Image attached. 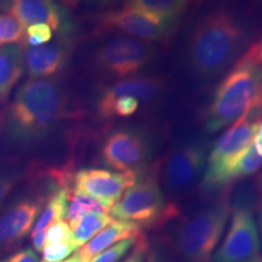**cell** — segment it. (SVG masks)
<instances>
[{"label":"cell","instance_id":"cell-1","mask_svg":"<svg viewBox=\"0 0 262 262\" xmlns=\"http://www.w3.org/2000/svg\"><path fill=\"white\" fill-rule=\"evenodd\" d=\"M72 114L68 94L56 79H28L16 91L6 111L5 136L15 145H33Z\"/></svg>","mask_w":262,"mask_h":262},{"label":"cell","instance_id":"cell-2","mask_svg":"<svg viewBox=\"0 0 262 262\" xmlns=\"http://www.w3.org/2000/svg\"><path fill=\"white\" fill-rule=\"evenodd\" d=\"M248 40L247 29L231 12H209L196 24L189 38V67L202 79H215L234 63Z\"/></svg>","mask_w":262,"mask_h":262},{"label":"cell","instance_id":"cell-3","mask_svg":"<svg viewBox=\"0 0 262 262\" xmlns=\"http://www.w3.org/2000/svg\"><path fill=\"white\" fill-rule=\"evenodd\" d=\"M261 84V68L238 58L234 67L216 88L205 113V130L209 134L217 133L237 122L253 104Z\"/></svg>","mask_w":262,"mask_h":262},{"label":"cell","instance_id":"cell-4","mask_svg":"<svg viewBox=\"0 0 262 262\" xmlns=\"http://www.w3.org/2000/svg\"><path fill=\"white\" fill-rule=\"evenodd\" d=\"M231 208L227 196L182 221L173 247L181 262H210L227 225Z\"/></svg>","mask_w":262,"mask_h":262},{"label":"cell","instance_id":"cell-5","mask_svg":"<svg viewBox=\"0 0 262 262\" xmlns=\"http://www.w3.org/2000/svg\"><path fill=\"white\" fill-rule=\"evenodd\" d=\"M179 214L178 206L168 203L156 172L141 171L135 185L110 209L114 220L134 224L145 231L157 228Z\"/></svg>","mask_w":262,"mask_h":262},{"label":"cell","instance_id":"cell-6","mask_svg":"<svg viewBox=\"0 0 262 262\" xmlns=\"http://www.w3.org/2000/svg\"><path fill=\"white\" fill-rule=\"evenodd\" d=\"M258 123L245 113L219 137L206 158L202 178L204 191L211 192L227 187L228 172L254 142Z\"/></svg>","mask_w":262,"mask_h":262},{"label":"cell","instance_id":"cell-7","mask_svg":"<svg viewBox=\"0 0 262 262\" xmlns=\"http://www.w3.org/2000/svg\"><path fill=\"white\" fill-rule=\"evenodd\" d=\"M156 48L129 35H118L103 42L95 54V64L108 77L126 79L135 77L155 58Z\"/></svg>","mask_w":262,"mask_h":262},{"label":"cell","instance_id":"cell-8","mask_svg":"<svg viewBox=\"0 0 262 262\" xmlns=\"http://www.w3.org/2000/svg\"><path fill=\"white\" fill-rule=\"evenodd\" d=\"M175 24L124 5L122 9L104 12L97 18L98 33H119L120 35L140 39L147 42L168 40Z\"/></svg>","mask_w":262,"mask_h":262},{"label":"cell","instance_id":"cell-9","mask_svg":"<svg viewBox=\"0 0 262 262\" xmlns=\"http://www.w3.org/2000/svg\"><path fill=\"white\" fill-rule=\"evenodd\" d=\"M261 235L254 212L242 208H231L227 233L210 262H245L260 256Z\"/></svg>","mask_w":262,"mask_h":262},{"label":"cell","instance_id":"cell-10","mask_svg":"<svg viewBox=\"0 0 262 262\" xmlns=\"http://www.w3.org/2000/svg\"><path fill=\"white\" fill-rule=\"evenodd\" d=\"M149 157V143L139 131L119 129L113 131L101 147V159L104 165L116 171L145 170Z\"/></svg>","mask_w":262,"mask_h":262},{"label":"cell","instance_id":"cell-11","mask_svg":"<svg viewBox=\"0 0 262 262\" xmlns=\"http://www.w3.org/2000/svg\"><path fill=\"white\" fill-rule=\"evenodd\" d=\"M140 173L141 171L120 172L96 168L81 169L71 176L72 189L94 196L110 210L124 193L135 185Z\"/></svg>","mask_w":262,"mask_h":262},{"label":"cell","instance_id":"cell-12","mask_svg":"<svg viewBox=\"0 0 262 262\" xmlns=\"http://www.w3.org/2000/svg\"><path fill=\"white\" fill-rule=\"evenodd\" d=\"M0 11L17 19L25 28L48 25L60 35H71L73 29L68 12L55 0H0Z\"/></svg>","mask_w":262,"mask_h":262},{"label":"cell","instance_id":"cell-13","mask_svg":"<svg viewBox=\"0 0 262 262\" xmlns=\"http://www.w3.org/2000/svg\"><path fill=\"white\" fill-rule=\"evenodd\" d=\"M45 196H22L0 214V255L16 249L34 227Z\"/></svg>","mask_w":262,"mask_h":262},{"label":"cell","instance_id":"cell-14","mask_svg":"<svg viewBox=\"0 0 262 262\" xmlns=\"http://www.w3.org/2000/svg\"><path fill=\"white\" fill-rule=\"evenodd\" d=\"M206 158L205 148L196 143L183 146L171 153L163 171L166 189L172 193L188 189L204 172Z\"/></svg>","mask_w":262,"mask_h":262},{"label":"cell","instance_id":"cell-15","mask_svg":"<svg viewBox=\"0 0 262 262\" xmlns=\"http://www.w3.org/2000/svg\"><path fill=\"white\" fill-rule=\"evenodd\" d=\"M26 71L31 79H50L61 73L72 56L73 41L70 35H60L49 44L29 47L24 45Z\"/></svg>","mask_w":262,"mask_h":262},{"label":"cell","instance_id":"cell-16","mask_svg":"<svg viewBox=\"0 0 262 262\" xmlns=\"http://www.w3.org/2000/svg\"><path fill=\"white\" fill-rule=\"evenodd\" d=\"M165 81L163 78L157 75H137L130 77L126 79L117 81L116 84L107 88L101 95L97 101V114L110 106L113 101L122 96H133L142 102L149 103L157 100L160 94L163 93Z\"/></svg>","mask_w":262,"mask_h":262},{"label":"cell","instance_id":"cell-17","mask_svg":"<svg viewBox=\"0 0 262 262\" xmlns=\"http://www.w3.org/2000/svg\"><path fill=\"white\" fill-rule=\"evenodd\" d=\"M142 229L130 222L114 220L100 231L93 239L75 251V255L81 262H90L93 258L106 249L129 238L142 237Z\"/></svg>","mask_w":262,"mask_h":262},{"label":"cell","instance_id":"cell-18","mask_svg":"<svg viewBox=\"0 0 262 262\" xmlns=\"http://www.w3.org/2000/svg\"><path fill=\"white\" fill-rule=\"evenodd\" d=\"M26 71L24 45L12 44L0 48V103L8 102L11 91Z\"/></svg>","mask_w":262,"mask_h":262},{"label":"cell","instance_id":"cell-19","mask_svg":"<svg viewBox=\"0 0 262 262\" xmlns=\"http://www.w3.org/2000/svg\"><path fill=\"white\" fill-rule=\"evenodd\" d=\"M195 0H126V6L155 15L171 24L178 25L180 17Z\"/></svg>","mask_w":262,"mask_h":262},{"label":"cell","instance_id":"cell-20","mask_svg":"<svg viewBox=\"0 0 262 262\" xmlns=\"http://www.w3.org/2000/svg\"><path fill=\"white\" fill-rule=\"evenodd\" d=\"M68 205V187H61L49 196L32 232H47L52 224L63 221Z\"/></svg>","mask_w":262,"mask_h":262},{"label":"cell","instance_id":"cell-21","mask_svg":"<svg viewBox=\"0 0 262 262\" xmlns=\"http://www.w3.org/2000/svg\"><path fill=\"white\" fill-rule=\"evenodd\" d=\"M113 221L112 216L108 212L95 211L83 216L79 221L72 227V239L77 250L93 239L98 232Z\"/></svg>","mask_w":262,"mask_h":262},{"label":"cell","instance_id":"cell-22","mask_svg":"<svg viewBox=\"0 0 262 262\" xmlns=\"http://www.w3.org/2000/svg\"><path fill=\"white\" fill-rule=\"evenodd\" d=\"M110 212V210L100 201L94 196L75 192L68 188V205L66 211V222L72 228L85 215L90 212Z\"/></svg>","mask_w":262,"mask_h":262},{"label":"cell","instance_id":"cell-23","mask_svg":"<svg viewBox=\"0 0 262 262\" xmlns=\"http://www.w3.org/2000/svg\"><path fill=\"white\" fill-rule=\"evenodd\" d=\"M262 169V156L255 148L254 142L251 146L245 150V153L237 160L233 168L227 175V186L232 185L233 182L243 181L255 173H257Z\"/></svg>","mask_w":262,"mask_h":262},{"label":"cell","instance_id":"cell-24","mask_svg":"<svg viewBox=\"0 0 262 262\" xmlns=\"http://www.w3.org/2000/svg\"><path fill=\"white\" fill-rule=\"evenodd\" d=\"M26 28L10 15L0 14V48L10 44L25 45Z\"/></svg>","mask_w":262,"mask_h":262},{"label":"cell","instance_id":"cell-25","mask_svg":"<svg viewBox=\"0 0 262 262\" xmlns=\"http://www.w3.org/2000/svg\"><path fill=\"white\" fill-rule=\"evenodd\" d=\"M25 178V170L15 164H0V209L19 181Z\"/></svg>","mask_w":262,"mask_h":262},{"label":"cell","instance_id":"cell-26","mask_svg":"<svg viewBox=\"0 0 262 262\" xmlns=\"http://www.w3.org/2000/svg\"><path fill=\"white\" fill-rule=\"evenodd\" d=\"M140 238H129L124 239L122 242H118L117 244L112 245L102 253L96 255L90 262H122L125 255L134 248V245L136 244V242Z\"/></svg>","mask_w":262,"mask_h":262},{"label":"cell","instance_id":"cell-27","mask_svg":"<svg viewBox=\"0 0 262 262\" xmlns=\"http://www.w3.org/2000/svg\"><path fill=\"white\" fill-rule=\"evenodd\" d=\"M77 250L73 242H61V243L45 244L42 249V258L48 262H58L63 261L72 253Z\"/></svg>","mask_w":262,"mask_h":262},{"label":"cell","instance_id":"cell-28","mask_svg":"<svg viewBox=\"0 0 262 262\" xmlns=\"http://www.w3.org/2000/svg\"><path fill=\"white\" fill-rule=\"evenodd\" d=\"M54 31L48 25H33L26 28L25 45L38 47V45L48 44L52 39Z\"/></svg>","mask_w":262,"mask_h":262},{"label":"cell","instance_id":"cell-29","mask_svg":"<svg viewBox=\"0 0 262 262\" xmlns=\"http://www.w3.org/2000/svg\"><path fill=\"white\" fill-rule=\"evenodd\" d=\"M61 242H73L72 229L66 221H58L52 224L47 231V243H61Z\"/></svg>","mask_w":262,"mask_h":262},{"label":"cell","instance_id":"cell-30","mask_svg":"<svg viewBox=\"0 0 262 262\" xmlns=\"http://www.w3.org/2000/svg\"><path fill=\"white\" fill-rule=\"evenodd\" d=\"M147 251H148V243L142 235L134 245V248L131 249L129 256L124 258L122 262H145Z\"/></svg>","mask_w":262,"mask_h":262},{"label":"cell","instance_id":"cell-31","mask_svg":"<svg viewBox=\"0 0 262 262\" xmlns=\"http://www.w3.org/2000/svg\"><path fill=\"white\" fill-rule=\"evenodd\" d=\"M239 58L251 62L262 70V37L256 42H254L251 47H249L243 54V56Z\"/></svg>","mask_w":262,"mask_h":262},{"label":"cell","instance_id":"cell-32","mask_svg":"<svg viewBox=\"0 0 262 262\" xmlns=\"http://www.w3.org/2000/svg\"><path fill=\"white\" fill-rule=\"evenodd\" d=\"M0 262H39V258L37 253L33 249L27 248L9 255V256L0 260Z\"/></svg>","mask_w":262,"mask_h":262},{"label":"cell","instance_id":"cell-33","mask_svg":"<svg viewBox=\"0 0 262 262\" xmlns=\"http://www.w3.org/2000/svg\"><path fill=\"white\" fill-rule=\"evenodd\" d=\"M145 262H168V260H166L165 256H164L160 251L157 250V249H148Z\"/></svg>","mask_w":262,"mask_h":262},{"label":"cell","instance_id":"cell-34","mask_svg":"<svg viewBox=\"0 0 262 262\" xmlns=\"http://www.w3.org/2000/svg\"><path fill=\"white\" fill-rule=\"evenodd\" d=\"M251 107H254L255 110H257L258 113H260L262 117V84L260 86V90H258V93L256 95V97H255L253 104H251Z\"/></svg>","mask_w":262,"mask_h":262},{"label":"cell","instance_id":"cell-35","mask_svg":"<svg viewBox=\"0 0 262 262\" xmlns=\"http://www.w3.org/2000/svg\"><path fill=\"white\" fill-rule=\"evenodd\" d=\"M256 224H257L258 232H260V235H261V239H262V201H261L260 205H258V208L256 210Z\"/></svg>","mask_w":262,"mask_h":262},{"label":"cell","instance_id":"cell-36","mask_svg":"<svg viewBox=\"0 0 262 262\" xmlns=\"http://www.w3.org/2000/svg\"><path fill=\"white\" fill-rule=\"evenodd\" d=\"M254 141H255V142H261L262 143V120L260 123H258L257 129H256V134H255V137H254Z\"/></svg>","mask_w":262,"mask_h":262},{"label":"cell","instance_id":"cell-37","mask_svg":"<svg viewBox=\"0 0 262 262\" xmlns=\"http://www.w3.org/2000/svg\"><path fill=\"white\" fill-rule=\"evenodd\" d=\"M41 262H48V261H44L42 260ZM58 262H81L80 260H79V257L77 256V255H73V256L72 257H70V258H67V260H64V261H58Z\"/></svg>","mask_w":262,"mask_h":262},{"label":"cell","instance_id":"cell-38","mask_svg":"<svg viewBox=\"0 0 262 262\" xmlns=\"http://www.w3.org/2000/svg\"><path fill=\"white\" fill-rule=\"evenodd\" d=\"M256 179H257L258 186H260V188H261V191H262V171L256 176Z\"/></svg>","mask_w":262,"mask_h":262},{"label":"cell","instance_id":"cell-39","mask_svg":"<svg viewBox=\"0 0 262 262\" xmlns=\"http://www.w3.org/2000/svg\"><path fill=\"white\" fill-rule=\"evenodd\" d=\"M245 262H262V255H260V256H257V257L251 258V260L245 261Z\"/></svg>","mask_w":262,"mask_h":262},{"label":"cell","instance_id":"cell-40","mask_svg":"<svg viewBox=\"0 0 262 262\" xmlns=\"http://www.w3.org/2000/svg\"><path fill=\"white\" fill-rule=\"evenodd\" d=\"M61 2H63V3H67V4H71V3H72V0H61Z\"/></svg>","mask_w":262,"mask_h":262},{"label":"cell","instance_id":"cell-41","mask_svg":"<svg viewBox=\"0 0 262 262\" xmlns=\"http://www.w3.org/2000/svg\"><path fill=\"white\" fill-rule=\"evenodd\" d=\"M258 3H260V4H261V6H262V0H258Z\"/></svg>","mask_w":262,"mask_h":262},{"label":"cell","instance_id":"cell-42","mask_svg":"<svg viewBox=\"0 0 262 262\" xmlns=\"http://www.w3.org/2000/svg\"><path fill=\"white\" fill-rule=\"evenodd\" d=\"M0 106H2V103H0ZM0 119H2V116H0Z\"/></svg>","mask_w":262,"mask_h":262}]
</instances>
